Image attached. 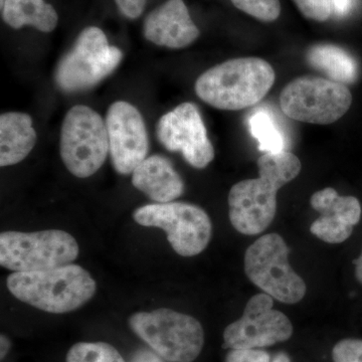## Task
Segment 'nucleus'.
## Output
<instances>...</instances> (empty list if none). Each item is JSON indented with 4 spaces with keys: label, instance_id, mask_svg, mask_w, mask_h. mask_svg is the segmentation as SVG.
I'll use <instances>...</instances> for the list:
<instances>
[{
    "label": "nucleus",
    "instance_id": "13",
    "mask_svg": "<svg viewBox=\"0 0 362 362\" xmlns=\"http://www.w3.org/2000/svg\"><path fill=\"white\" fill-rule=\"evenodd\" d=\"M105 122L114 168L120 175H131L148 153V135L143 117L133 105L118 101L111 105Z\"/></svg>",
    "mask_w": 362,
    "mask_h": 362
},
{
    "label": "nucleus",
    "instance_id": "30",
    "mask_svg": "<svg viewBox=\"0 0 362 362\" xmlns=\"http://www.w3.org/2000/svg\"><path fill=\"white\" fill-rule=\"evenodd\" d=\"M356 264V276L357 281L362 284V252L361 256L354 261Z\"/></svg>",
    "mask_w": 362,
    "mask_h": 362
},
{
    "label": "nucleus",
    "instance_id": "29",
    "mask_svg": "<svg viewBox=\"0 0 362 362\" xmlns=\"http://www.w3.org/2000/svg\"><path fill=\"white\" fill-rule=\"evenodd\" d=\"M11 349V340H9L6 335L1 334V337H0V358H1V361L6 358Z\"/></svg>",
    "mask_w": 362,
    "mask_h": 362
},
{
    "label": "nucleus",
    "instance_id": "15",
    "mask_svg": "<svg viewBox=\"0 0 362 362\" xmlns=\"http://www.w3.org/2000/svg\"><path fill=\"white\" fill-rule=\"evenodd\" d=\"M143 33L154 45L175 49L188 47L199 37L183 0H168L151 11L145 18Z\"/></svg>",
    "mask_w": 362,
    "mask_h": 362
},
{
    "label": "nucleus",
    "instance_id": "4",
    "mask_svg": "<svg viewBox=\"0 0 362 362\" xmlns=\"http://www.w3.org/2000/svg\"><path fill=\"white\" fill-rule=\"evenodd\" d=\"M133 332L168 362H192L201 354L204 331L199 321L168 308L138 312L129 319Z\"/></svg>",
    "mask_w": 362,
    "mask_h": 362
},
{
    "label": "nucleus",
    "instance_id": "7",
    "mask_svg": "<svg viewBox=\"0 0 362 362\" xmlns=\"http://www.w3.org/2000/svg\"><path fill=\"white\" fill-rule=\"evenodd\" d=\"M289 249L278 233H268L247 247L245 272L250 281L269 296L286 304H296L306 295L303 279L289 262Z\"/></svg>",
    "mask_w": 362,
    "mask_h": 362
},
{
    "label": "nucleus",
    "instance_id": "16",
    "mask_svg": "<svg viewBox=\"0 0 362 362\" xmlns=\"http://www.w3.org/2000/svg\"><path fill=\"white\" fill-rule=\"evenodd\" d=\"M132 185L156 204L175 201L185 183L171 162L162 156L147 157L132 173Z\"/></svg>",
    "mask_w": 362,
    "mask_h": 362
},
{
    "label": "nucleus",
    "instance_id": "5",
    "mask_svg": "<svg viewBox=\"0 0 362 362\" xmlns=\"http://www.w3.org/2000/svg\"><path fill=\"white\" fill-rule=\"evenodd\" d=\"M78 256V245L59 230L0 235V265L13 272H37L69 265Z\"/></svg>",
    "mask_w": 362,
    "mask_h": 362
},
{
    "label": "nucleus",
    "instance_id": "18",
    "mask_svg": "<svg viewBox=\"0 0 362 362\" xmlns=\"http://www.w3.org/2000/svg\"><path fill=\"white\" fill-rule=\"evenodd\" d=\"M306 61L311 68L321 71L327 78L340 84H352L358 78L359 69L356 59L338 45H313L307 52Z\"/></svg>",
    "mask_w": 362,
    "mask_h": 362
},
{
    "label": "nucleus",
    "instance_id": "12",
    "mask_svg": "<svg viewBox=\"0 0 362 362\" xmlns=\"http://www.w3.org/2000/svg\"><path fill=\"white\" fill-rule=\"evenodd\" d=\"M156 135L164 148L180 152L192 168H206L214 158V149L207 137L199 108L182 103L159 119Z\"/></svg>",
    "mask_w": 362,
    "mask_h": 362
},
{
    "label": "nucleus",
    "instance_id": "6",
    "mask_svg": "<svg viewBox=\"0 0 362 362\" xmlns=\"http://www.w3.org/2000/svg\"><path fill=\"white\" fill-rule=\"evenodd\" d=\"M62 160L71 175L90 177L103 166L109 153L106 122L84 105L69 110L61 131Z\"/></svg>",
    "mask_w": 362,
    "mask_h": 362
},
{
    "label": "nucleus",
    "instance_id": "1",
    "mask_svg": "<svg viewBox=\"0 0 362 362\" xmlns=\"http://www.w3.org/2000/svg\"><path fill=\"white\" fill-rule=\"evenodd\" d=\"M259 177L240 181L228 194V214L233 228L243 235L265 232L277 211L280 188L295 180L302 164L289 151L263 153L258 160Z\"/></svg>",
    "mask_w": 362,
    "mask_h": 362
},
{
    "label": "nucleus",
    "instance_id": "25",
    "mask_svg": "<svg viewBox=\"0 0 362 362\" xmlns=\"http://www.w3.org/2000/svg\"><path fill=\"white\" fill-rule=\"evenodd\" d=\"M270 354L262 349H230L226 362H270Z\"/></svg>",
    "mask_w": 362,
    "mask_h": 362
},
{
    "label": "nucleus",
    "instance_id": "11",
    "mask_svg": "<svg viewBox=\"0 0 362 362\" xmlns=\"http://www.w3.org/2000/svg\"><path fill=\"white\" fill-rule=\"evenodd\" d=\"M273 298L266 293L249 300L243 316L223 331V347L259 349L287 341L293 334L290 319L273 308Z\"/></svg>",
    "mask_w": 362,
    "mask_h": 362
},
{
    "label": "nucleus",
    "instance_id": "17",
    "mask_svg": "<svg viewBox=\"0 0 362 362\" xmlns=\"http://www.w3.org/2000/svg\"><path fill=\"white\" fill-rule=\"evenodd\" d=\"M37 132L30 116L8 112L0 116V166L14 165L25 158L35 147Z\"/></svg>",
    "mask_w": 362,
    "mask_h": 362
},
{
    "label": "nucleus",
    "instance_id": "19",
    "mask_svg": "<svg viewBox=\"0 0 362 362\" xmlns=\"http://www.w3.org/2000/svg\"><path fill=\"white\" fill-rule=\"evenodd\" d=\"M2 18L7 25L18 30L33 26L42 33H51L58 25L56 9L45 0H4Z\"/></svg>",
    "mask_w": 362,
    "mask_h": 362
},
{
    "label": "nucleus",
    "instance_id": "14",
    "mask_svg": "<svg viewBox=\"0 0 362 362\" xmlns=\"http://www.w3.org/2000/svg\"><path fill=\"white\" fill-rule=\"evenodd\" d=\"M311 206L320 214L312 223L311 233L328 244L349 239L361 218V206L354 197H340L332 187L319 190L311 197Z\"/></svg>",
    "mask_w": 362,
    "mask_h": 362
},
{
    "label": "nucleus",
    "instance_id": "22",
    "mask_svg": "<svg viewBox=\"0 0 362 362\" xmlns=\"http://www.w3.org/2000/svg\"><path fill=\"white\" fill-rule=\"evenodd\" d=\"M233 6L261 21L270 23L281 13L280 0H230Z\"/></svg>",
    "mask_w": 362,
    "mask_h": 362
},
{
    "label": "nucleus",
    "instance_id": "27",
    "mask_svg": "<svg viewBox=\"0 0 362 362\" xmlns=\"http://www.w3.org/2000/svg\"><path fill=\"white\" fill-rule=\"evenodd\" d=\"M129 362H165L153 349H139L133 352Z\"/></svg>",
    "mask_w": 362,
    "mask_h": 362
},
{
    "label": "nucleus",
    "instance_id": "24",
    "mask_svg": "<svg viewBox=\"0 0 362 362\" xmlns=\"http://www.w3.org/2000/svg\"><path fill=\"white\" fill-rule=\"evenodd\" d=\"M305 18L316 21H325L330 18V0H294Z\"/></svg>",
    "mask_w": 362,
    "mask_h": 362
},
{
    "label": "nucleus",
    "instance_id": "20",
    "mask_svg": "<svg viewBox=\"0 0 362 362\" xmlns=\"http://www.w3.org/2000/svg\"><path fill=\"white\" fill-rule=\"evenodd\" d=\"M250 131L259 143V149L264 153H279L286 151V140L282 131L270 112L259 109L250 116Z\"/></svg>",
    "mask_w": 362,
    "mask_h": 362
},
{
    "label": "nucleus",
    "instance_id": "21",
    "mask_svg": "<svg viewBox=\"0 0 362 362\" xmlns=\"http://www.w3.org/2000/svg\"><path fill=\"white\" fill-rule=\"evenodd\" d=\"M66 362H125L118 350L106 342H78L66 354Z\"/></svg>",
    "mask_w": 362,
    "mask_h": 362
},
{
    "label": "nucleus",
    "instance_id": "23",
    "mask_svg": "<svg viewBox=\"0 0 362 362\" xmlns=\"http://www.w3.org/2000/svg\"><path fill=\"white\" fill-rule=\"evenodd\" d=\"M333 362H362V340L343 339L332 349Z\"/></svg>",
    "mask_w": 362,
    "mask_h": 362
},
{
    "label": "nucleus",
    "instance_id": "26",
    "mask_svg": "<svg viewBox=\"0 0 362 362\" xmlns=\"http://www.w3.org/2000/svg\"><path fill=\"white\" fill-rule=\"evenodd\" d=\"M119 11L126 18L136 20L144 11L146 0H115Z\"/></svg>",
    "mask_w": 362,
    "mask_h": 362
},
{
    "label": "nucleus",
    "instance_id": "31",
    "mask_svg": "<svg viewBox=\"0 0 362 362\" xmlns=\"http://www.w3.org/2000/svg\"><path fill=\"white\" fill-rule=\"evenodd\" d=\"M272 362H291L290 361V357L285 354H279L277 356L274 357L273 361Z\"/></svg>",
    "mask_w": 362,
    "mask_h": 362
},
{
    "label": "nucleus",
    "instance_id": "32",
    "mask_svg": "<svg viewBox=\"0 0 362 362\" xmlns=\"http://www.w3.org/2000/svg\"><path fill=\"white\" fill-rule=\"evenodd\" d=\"M4 0H1V6H4Z\"/></svg>",
    "mask_w": 362,
    "mask_h": 362
},
{
    "label": "nucleus",
    "instance_id": "8",
    "mask_svg": "<svg viewBox=\"0 0 362 362\" xmlns=\"http://www.w3.org/2000/svg\"><path fill=\"white\" fill-rule=\"evenodd\" d=\"M123 54L108 44L103 30L89 26L78 35L57 68V85L64 92H81L99 84L121 63Z\"/></svg>",
    "mask_w": 362,
    "mask_h": 362
},
{
    "label": "nucleus",
    "instance_id": "28",
    "mask_svg": "<svg viewBox=\"0 0 362 362\" xmlns=\"http://www.w3.org/2000/svg\"><path fill=\"white\" fill-rule=\"evenodd\" d=\"M354 0H330L331 13L344 16L351 11Z\"/></svg>",
    "mask_w": 362,
    "mask_h": 362
},
{
    "label": "nucleus",
    "instance_id": "2",
    "mask_svg": "<svg viewBox=\"0 0 362 362\" xmlns=\"http://www.w3.org/2000/svg\"><path fill=\"white\" fill-rule=\"evenodd\" d=\"M275 78L273 66L265 59H233L202 74L195 82V93L214 108L239 111L258 104Z\"/></svg>",
    "mask_w": 362,
    "mask_h": 362
},
{
    "label": "nucleus",
    "instance_id": "10",
    "mask_svg": "<svg viewBox=\"0 0 362 362\" xmlns=\"http://www.w3.org/2000/svg\"><path fill=\"white\" fill-rule=\"evenodd\" d=\"M351 103V93L346 85L313 76L295 78L280 95V107L286 116L319 125L337 122Z\"/></svg>",
    "mask_w": 362,
    "mask_h": 362
},
{
    "label": "nucleus",
    "instance_id": "3",
    "mask_svg": "<svg viewBox=\"0 0 362 362\" xmlns=\"http://www.w3.org/2000/svg\"><path fill=\"white\" fill-rule=\"evenodd\" d=\"M6 286L16 299L49 313L75 311L92 299L97 285L89 272L75 264L49 270L13 272Z\"/></svg>",
    "mask_w": 362,
    "mask_h": 362
},
{
    "label": "nucleus",
    "instance_id": "9",
    "mask_svg": "<svg viewBox=\"0 0 362 362\" xmlns=\"http://www.w3.org/2000/svg\"><path fill=\"white\" fill-rule=\"evenodd\" d=\"M133 218L140 226L163 230L169 244L182 257L204 252L213 233L209 214L202 207L187 202L146 204L136 209Z\"/></svg>",
    "mask_w": 362,
    "mask_h": 362
}]
</instances>
